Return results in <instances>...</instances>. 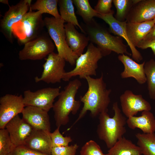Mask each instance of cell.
Masks as SVG:
<instances>
[{"label":"cell","instance_id":"obj_2","mask_svg":"<svg viewBox=\"0 0 155 155\" xmlns=\"http://www.w3.org/2000/svg\"><path fill=\"white\" fill-rule=\"evenodd\" d=\"M80 25L84 33L88 37L91 42L97 45L103 56L110 54L112 51L119 55H131L128 51L122 38L112 35L94 19L89 23H82Z\"/></svg>","mask_w":155,"mask_h":155},{"label":"cell","instance_id":"obj_28","mask_svg":"<svg viewBox=\"0 0 155 155\" xmlns=\"http://www.w3.org/2000/svg\"><path fill=\"white\" fill-rule=\"evenodd\" d=\"M144 70L149 96L151 99L155 100V60L151 59L145 62Z\"/></svg>","mask_w":155,"mask_h":155},{"label":"cell","instance_id":"obj_6","mask_svg":"<svg viewBox=\"0 0 155 155\" xmlns=\"http://www.w3.org/2000/svg\"><path fill=\"white\" fill-rule=\"evenodd\" d=\"M103 57L99 49L90 42L88 45L86 52L77 59L75 67L65 73L63 80L67 81L72 77L77 75L80 79H84L88 76L96 75L98 62Z\"/></svg>","mask_w":155,"mask_h":155},{"label":"cell","instance_id":"obj_7","mask_svg":"<svg viewBox=\"0 0 155 155\" xmlns=\"http://www.w3.org/2000/svg\"><path fill=\"white\" fill-rule=\"evenodd\" d=\"M45 26L50 37L54 41L58 55L71 65L75 64L78 57L68 46L66 40L65 21L61 18L46 17L44 19Z\"/></svg>","mask_w":155,"mask_h":155},{"label":"cell","instance_id":"obj_35","mask_svg":"<svg viewBox=\"0 0 155 155\" xmlns=\"http://www.w3.org/2000/svg\"><path fill=\"white\" fill-rule=\"evenodd\" d=\"M7 155H47L29 148L24 146L16 147Z\"/></svg>","mask_w":155,"mask_h":155},{"label":"cell","instance_id":"obj_17","mask_svg":"<svg viewBox=\"0 0 155 155\" xmlns=\"http://www.w3.org/2000/svg\"><path fill=\"white\" fill-rule=\"evenodd\" d=\"M113 14H98L97 17L102 19L108 24L111 32L125 40L131 50L132 58L135 61L139 62L143 59V57L139 51L133 47L129 41L126 29L127 22L117 20L114 17Z\"/></svg>","mask_w":155,"mask_h":155},{"label":"cell","instance_id":"obj_10","mask_svg":"<svg viewBox=\"0 0 155 155\" xmlns=\"http://www.w3.org/2000/svg\"><path fill=\"white\" fill-rule=\"evenodd\" d=\"M60 87H48L35 92L29 90L24 91L23 101L25 106H34L48 112L53 108L54 100L60 94Z\"/></svg>","mask_w":155,"mask_h":155},{"label":"cell","instance_id":"obj_18","mask_svg":"<svg viewBox=\"0 0 155 155\" xmlns=\"http://www.w3.org/2000/svg\"><path fill=\"white\" fill-rule=\"evenodd\" d=\"M50 132L34 129L24 146L41 153L51 155L52 146Z\"/></svg>","mask_w":155,"mask_h":155},{"label":"cell","instance_id":"obj_34","mask_svg":"<svg viewBox=\"0 0 155 155\" xmlns=\"http://www.w3.org/2000/svg\"><path fill=\"white\" fill-rule=\"evenodd\" d=\"M113 2V0H99L94 9L100 14L114 13V11L111 9Z\"/></svg>","mask_w":155,"mask_h":155},{"label":"cell","instance_id":"obj_25","mask_svg":"<svg viewBox=\"0 0 155 155\" xmlns=\"http://www.w3.org/2000/svg\"><path fill=\"white\" fill-rule=\"evenodd\" d=\"M137 145L142 155H155V133H137L135 135Z\"/></svg>","mask_w":155,"mask_h":155},{"label":"cell","instance_id":"obj_23","mask_svg":"<svg viewBox=\"0 0 155 155\" xmlns=\"http://www.w3.org/2000/svg\"><path fill=\"white\" fill-rule=\"evenodd\" d=\"M106 155H142L140 148L124 137L109 149Z\"/></svg>","mask_w":155,"mask_h":155},{"label":"cell","instance_id":"obj_9","mask_svg":"<svg viewBox=\"0 0 155 155\" xmlns=\"http://www.w3.org/2000/svg\"><path fill=\"white\" fill-rule=\"evenodd\" d=\"M32 1L21 0L16 5L10 6L8 10L0 20V32L11 43L13 44V26L20 21L29 10Z\"/></svg>","mask_w":155,"mask_h":155},{"label":"cell","instance_id":"obj_4","mask_svg":"<svg viewBox=\"0 0 155 155\" xmlns=\"http://www.w3.org/2000/svg\"><path fill=\"white\" fill-rule=\"evenodd\" d=\"M82 84L79 80L75 79L70 81L60 92L53 108L57 127L67 124L69 121L70 114L75 115L79 110L81 102L76 100L75 97Z\"/></svg>","mask_w":155,"mask_h":155},{"label":"cell","instance_id":"obj_12","mask_svg":"<svg viewBox=\"0 0 155 155\" xmlns=\"http://www.w3.org/2000/svg\"><path fill=\"white\" fill-rule=\"evenodd\" d=\"M25 107L23 96L7 94L0 98V129L5 128L7 123L19 113Z\"/></svg>","mask_w":155,"mask_h":155},{"label":"cell","instance_id":"obj_22","mask_svg":"<svg viewBox=\"0 0 155 155\" xmlns=\"http://www.w3.org/2000/svg\"><path fill=\"white\" fill-rule=\"evenodd\" d=\"M128 127L132 129L137 128L144 133H151L155 131V118L150 111L142 112L139 116H131L127 119Z\"/></svg>","mask_w":155,"mask_h":155},{"label":"cell","instance_id":"obj_14","mask_svg":"<svg viewBox=\"0 0 155 155\" xmlns=\"http://www.w3.org/2000/svg\"><path fill=\"white\" fill-rule=\"evenodd\" d=\"M11 139L16 147L24 146L25 141L34 128L18 115L9 121L5 128Z\"/></svg>","mask_w":155,"mask_h":155},{"label":"cell","instance_id":"obj_39","mask_svg":"<svg viewBox=\"0 0 155 155\" xmlns=\"http://www.w3.org/2000/svg\"><path fill=\"white\" fill-rule=\"evenodd\" d=\"M153 20V21L154 23V24H155V18H154V19Z\"/></svg>","mask_w":155,"mask_h":155},{"label":"cell","instance_id":"obj_15","mask_svg":"<svg viewBox=\"0 0 155 155\" xmlns=\"http://www.w3.org/2000/svg\"><path fill=\"white\" fill-rule=\"evenodd\" d=\"M48 112L32 106H25L22 118L34 129L50 132L51 124Z\"/></svg>","mask_w":155,"mask_h":155},{"label":"cell","instance_id":"obj_24","mask_svg":"<svg viewBox=\"0 0 155 155\" xmlns=\"http://www.w3.org/2000/svg\"><path fill=\"white\" fill-rule=\"evenodd\" d=\"M73 4L72 0H58L60 15L65 22L78 27L84 33L83 30L79 24L75 14Z\"/></svg>","mask_w":155,"mask_h":155},{"label":"cell","instance_id":"obj_13","mask_svg":"<svg viewBox=\"0 0 155 155\" xmlns=\"http://www.w3.org/2000/svg\"><path fill=\"white\" fill-rule=\"evenodd\" d=\"M122 111L128 118L135 116L139 112L150 111V103L141 94H135L130 90H125L120 97Z\"/></svg>","mask_w":155,"mask_h":155},{"label":"cell","instance_id":"obj_5","mask_svg":"<svg viewBox=\"0 0 155 155\" xmlns=\"http://www.w3.org/2000/svg\"><path fill=\"white\" fill-rule=\"evenodd\" d=\"M41 11H33L30 8L22 19L13 26V36L20 45L24 44L40 35L45 26Z\"/></svg>","mask_w":155,"mask_h":155},{"label":"cell","instance_id":"obj_38","mask_svg":"<svg viewBox=\"0 0 155 155\" xmlns=\"http://www.w3.org/2000/svg\"><path fill=\"white\" fill-rule=\"evenodd\" d=\"M0 2L3 4L8 5L9 6V7L10 6L8 0H0Z\"/></svg>","mask_w":155,"mask_h":155},{"label":"cell","instance_id":"obj_3","mask_svg":"<svg viewBox=\"0 0 155 155\" xmlns=\"http://www.w3.org/2000/svg\"><path fill=\"white\" fill-rule=\"evenodd\" d=\"M114 114L110 117L107 112L99 115V123L97 129L99 138L103 141L109 149L112 147L126 132L125 127L127 119L121 113L117 102L113 104Z\"/></svg>","mask_w":155,"mask_h":155},{"label":"cell","instance_id":"obj_36","mask_svg":"<svg viewBox=\"0 0 155 155\" xmlns=\"http://www.w3.org/2000/svg\"><path fill=\"white\" fill-rule=\"evenodd\" d=\"M136 47L142 49L150 48L153 54L155 55V40H142L138 43Z\"/></svg>","mask_w":155,"mask_h":155},{"label":"cell","instance_id":"obj_20","mask_svg":"<svg viewBox=\"0 0 155 155\" xmlns=\"http://www.w3.org/2000/svg\"><path fill=\"white\" fill-rule=\"evenodd\" d=\"M75 26L69 23L64 25L67 44L73 53L79 57L88 45L90 40L86 34L78 32Z\"/></svg>","mask_w":155,"mask_h":155},{"label":"cell","instance_id":"obj_37","mask_svg":"<svg viewBox=\"0 0 155 155\" xmlns=\"http://www.w3.org/2000/svg\"><path fill=\"white\" fill-rule=\"evenodd\" d=\"M155 40V24L150 32L143 40Z\"/></svg>","mask_w":155,"mask_h":155},{"label":"cell","instance_id":"obj_31","mask_svg":"<svg viewBox=\"0 0 155 155\" xmlns=\"http://www.w3.org/2000/svg\"><path fill=\"white\" fill-rule=\"evenodd\" d=\"M60 127H57L53 132L50 133L52 148L68 146L72 141L70 136H63L60 132Z\"/></svg>","mask_w":155,"mask_h":155},{"label":"cell","instance_id":"obj_16","mask_svg":"<svg viewBox=\"0 0 155 155\" xmlns=\"http://www.w3.org/2000/svg\"><path fill=\"white\" fill-rule=\"evenodd\" d=\"M155 18V0H140L134 4L127 17L128 23L142 22Z\"/></svg>","mask_w":155,"mask_h":155},{"label":"cell","instance_id":"obj_33","mask_svg":"<svg viewBox=\"0 0 155 155\" xmlns=\"http://www.w3.org/2000/svg\"><path fill=\"white\" fill-rule=\"evenodd\" d=\"M79 146L77 144L73 145L53 147L51 155H75Z\"/></svg>","mask_w":155,"mask_h":155},{"label":"cell","instance_id":"obj_27","mask_svg":"<svg viewBox=\"0 0 155 155\" xmlns=\"http://www.w3.org/2000/svg\"><path fill=\"white\" fill-rule=\"evenodd\" d=\"M58 0H37L32 4L30 9L42 12V13H47L56 18H61L57 8Z\"/></svg>","mask_w":155,"mask_h":155},{"label":"cell","instance_id":"obj_1","mask_svg":"<svg viewBox=\"0 0 155 155\" xmlns=\"http://www.w3.org/2000/svg\"><path fill=\"white\" fill-rule=\"evenodd\" d=\"M85 79L88 84V90L83 96H80V100L83 103V106L72 126L83 118L88 111L93 117L108 112L111 102L110 95L111 90L107 89L103 73L99 78H94L88 76Z\"/></svg>","mask_w":155,"mask_h":155},{"label":"cell","instance_id":"obj_11","mask_svg":"<svg viewBox=\"0 0 155 155\" xmlns=\"http://www.w3.org/2000/svg\"><path fill=\"white\" fill-rule=\"evenodd\" d=\"M65 61L58 53L53 52L50 54L43 65V70L41 77H35V82L43 81L47 84L61 82L65 72Z\"/></svg>","mask_w":155,"mask_h":155},{"label":"cell","instance_id":"obj_8","mask_svg":"<svg viewBox=\"0 0 155 155\" xmlns=\"http://www.w3.org/2000/svg\"><path fill=\"white\" fill-rule=\"evenodd\" d=\"M55 45L49 36L40 35L25 43L18 53L21 60L42 59L54 52Z\"/></svg>","mask_w":155,"mask_h":155},{"label":"cell","instance_id":"obj_29","mask_svg":"<svg viewBox=\"0 0 155 155\" xmlns=\"http://www.w3.org/2000/svg\"><path fill=\"white\" fill-rule=\"evenodd\" d=\"M139 1V0H113V3L116 9L115 18L120 22L126 21L131 8Z\"/></svg>","mask_w":155,"mask_h":155},{"label":"cell","instance_id":"obj_26","mask_svg":"<svg viewBox=\"0 0 155 155\" xmlns=\"http://www.w3.org/2000/svg\"><path fill=\"white\" fill-rule=\"evenodd\" d=\"M77 10L76 13L80 16L85 24L91 22L98 13L90 5L88 0H73Z\"/></svg>","mask_w":155,"mask_h":155},{"label":"cell","instance_id":"obj_30","mask_svg":"<svg viewBox=\"0 0 155 155\" xmlns=\"http://www.w3.org/2000/svg\"><path fill=\"white\" fill-rule=\"evenodd\" d=\"M16 146L12 143L5 128L0 130V155H7Z\"/></svg>","mask_w":155,"mask_h":155},{"label":"cell","instance_id":"obj_21","mask_svg":"<svg viewBox=\"0 0 155 155\" xmlns=\"http://www.w3.org/2000/svg\"><path fill=\"white\" fill-rule=\"evenodd\" d=\"M154 24L153 20L142 22L126 23L127 36L133 47L136 48L138 43L144 39Z\"/></svg>","mask_w":155,"mask_h":155},{"label":"cell","instance_id":"obj_32","mask_svg":"<svg viewBox=\"0 0 155 155\" xmlns=\"http://www.w3.org/2000/svg\"><path fill=\"white\" fill-rule=\"evenodd\" d=\"M80 155H106L100 146L95 142L90 140L82 147Z\"/></svg>","mask_w":155,"mask_h":155},{"label":"cell","instance_id":"obj_19","mask_svg":"<svg viewBox=\"0 0 155 155\" xmlns=\"http://www.w3.org/2000/svg\"><path fill=\"white\" fill-rule=\"evenodd\" d=\"M118 59L124 67V70L120 75L122 78H133L140 84L146 82L144 70L145 61L141 64L138 63L128 55L124 54L119 55Z\"/></svg>","mask_w":155,"mask_h":155}]
</instances>
